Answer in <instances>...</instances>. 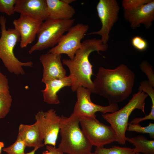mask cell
<instances>
[{"instance_id":"6da1fadb","label":"cell","mask_w":154,"mask_h":154,"mask_svg":"<svg viewBox=\"0 0 154 154\" xmlns=\"http://www.w3.org/2000/svg\"><path fill=\"white\" fill-rule=\"evenodd\" d=\"M135 75L122 64L113 69L100 67L93 82L94 93L103 96L109 105L122 102L131 94Z\"/></svg>"},{"instance_id":"7a4b0ae2","label":"cell","mask_w":154,"mask_h":154,"mask_svg":"<svg viewBox=\"0 0 154 154\" xmlns=\"http://www.w3.org/2000/svg\"><path fill=\"white\" fill-rule=\"evenodd\" d=\"M108 48V44L103 43L101 39L94 38L86 39L82 42L81 47L76 51L72 59H62V64L69 70V76L72 80L71 87L73 92H76L78 88L82 86L94 93V84L91 79L94 74L89 57L92 52H105Z\"/></svg>"},{"instance_id":"3957f363","label":"cell","mask_w":154,"mask_h":154,"mask_svg":"<svg viewBox=\"0 0 154 154\" xmlns=\"http://www.w3.org/2000/svg\"><path fill=\"white\" fill-rule=\"evenodd\" d=\"M58 148L68 154H88L91 152L92 145L79 126V117L72 114L69 117L61 116Z\"/></svg>"},{"instance_id":"277c9868","label":"cell","mask_w":154,"mask_h":154,"mask_svg":"<svg viewBox=\"0 0 154 154\" xmlns=\"http://www.w3.org/2000/svg\"><path fill=\"white\" fill-rule=\"evenodd\" d=\"M0 59L10 72L17 75H24L23 67H31L33 64L31 61L21 62L14 54V48L20 41V34L14 28L6 29V19L4 16H0Z\"/></svg>"},{"instance_id":"5b68a950","label":"cell","mask_w":154,"mask_h":154,"mask_svg":"<svg viewBox=\"0 0 154 154\" xmlns=\"http://www.w3.org/2000/svg\"><path fill=\"white\" fill-rule=\"evenodd\" d=\"M148 95L143 91L134 94L131 99L123 108L111 113L103 114V118L108 122L114 130L116 142L124 145L126 142L125 133L128 125L129 117L133 111L140 110L144 114L145 100Z\"/></svg>"},{"instance_id":"8992f818","label":"cell","mask_w":154,"mask_h":154,"mask_svg":"<svg viewBox=\"0 0 154 154\" xmlns=\"http://www.w3.org/2000/svg\"><path fill=\"white\" fill-rule=\"evenodd\" d=\"M75 20L73 19L65 20L48 19L43 21L37 34V41L29 50V54L56 45L64 33L72 26Z\"/></svg>"},{"instance_id":"52a82bcc","label":"cell","mask_w":154,"mask_h":154,"mask_svg":"<svg viewBox=\"0 0 154 154\" xmlns=\"http://www.w3.org/2000/svg\"><path fill=\"white\" fill-rule=\"evenodd\" d=\"M79 117L81 129L92 146L101 147L116 141L115 132L111 126L100 122L96 117Z\"/></svg>"},{"instance_id":"ba28073f","label":"cell","mask_w":154,"mask_h":154,"mask_svg":"<svg viewBox=\"0 0 154 154\" xmlns=\"http://www.w3.org/2000/svg\"><path fill=\"white\" fill-rule=\"evenodd\" d=\"M89 27L88 25L80 23L72 26L68 33L62 36L58 44L48 52L65 54L69 59H72L76 51L81 47V40L86 35Z\"/></svg>"},{"instance_id":"9c48e42d","label":"cell","mask_w":154,"mask_h":154,"mask_svg":"<svg viewBox=\"0 0 154 154\" xmlns=\"http://www.w3.org/2000/svg\"><path fill=\"white\" fill-rule=\"evenodd\" d=\"M119 9V4L116 0H99L96 6V9L102 23L101 28L98 31L86 35H99L101 36L100 39L103 42L107 44L110 31L118 20Z\"/></svg>"},{"instance_id":"30bf717a","label":"cell","mask_w":154,"mask_h":154,"mask_svg":"<svg viewBox=\"0 0 154 154\" xmlns=\"http://www.w3.org/2000/svg\"><path fill=\"white\" fill-rule=\"evenodd\" d=\"M35 119L44 145L56 147L60 129V116L54 110L51 109L45 112L38 111Z\"/></svg>"},{"instance_id":"8fae6325","label":"cell","mask_w":154,"mask_h":154,"mask_svg":"<svg viewBox=\"0 0 154 154\" xmlns=\"http://www.w3.org/2000/svg\"><path fill=\"white\" fill-rule=\"evenodd\" d=\"M76 92L77 100L72 114L78 117L85 116L96 117V113L97 112L104 114L113 113L119 109L117 103L113 104L107 106L94 104L90 99L92 92L88 88L80 87Z\"/></svg>"},{"instance_id":"7c38bea8","label":"cell","mask_w":154,"mask_h":154,"mask_svg":"<svg viewBox=\"0 0 154 154\" xmlns=\"http://www.w3.org/2000/svg\"><path fill=\"white\" fill-rule=\"evenodd\" d=\"M43 21L40 19L27 14H20L13 22L14 28L21 37L20 46L23 48L31 43L35 39L39 28Z\"/></svg>"},{"instance_id":"4fadbf2b","label":"cell","mask_w":154,"mask_h":154,"mask_svg":"<svg viewBox=\"0 0 154 154\" xmlns=\"http://www.w3.org/2000/svg\"><path fill=\"white\" fill-rule=\"evenodd\" d=\"M61 57V54L48 52L40 56L39 59L43 67L42 82L61 79L66 76Z\"/></svg>"},{"instance_id":"5bb4252c","label":"cell","mask_w":154,"mask_h":154,"mask_svg":"<svg viewBox=\"0 0 154 154\" xmlns=\"http://www.w3.org/2000/svg\"><path fill=\"white\" fill-rule=\"evenodd\" d=\"M123 16L132 29L139 27L142 24L146 29H149L154 20V1L151 0L132 10H124Z\"/></svg>"},{"instance_id":"9a60e30c","label":"cell","mask_w":154,"mask_h":154,"mask_svg":"<svg viewBox=\"0 0 154 154\" xmlns=\"http://www.w3.org/2000/svg\"><path fill=\"white\" fill-rule=\"evenodd\" d=\"M15 12L38 18L43 21L48 18L46 0H17Z\"/></svg>"},{"instance_id":"2e32d148","label":"cell","mask_w":154,"mask_h":154,"mask_svg":"<svg viewBox=\"0 0 154 154\" xmlns=\"http://www.w3.org/2000/svg\"><path fill=\"white\" fill-rule=\"evenodd\" d=\"M44 83L45 88L41 91L44 102L48 104H58L60 101L57 94L58 92L64 87L71 86L72 82L71 78L68 76L61 79L48 81Z\"/></svg>"},{"instance_id":"e0dca14e","label":"cell","mask_w":154,"mask_h":154,"mask_svg":"<svg viewBox=\"0 0 154 154\" xmlns=\"http://www.w3.org/2000/svg\"><path fill=\"white\" fill-rule=\"evenodd\" d=\"M48 18L54 20L72 19L75 13L74 8L62 0H46Z\"/></svg>"},{"instance_id":"ac0fdd59","label":"cell","mask_w":154,"mask_h":154,"mask_svg":"<svg viewBox=\"0 0 154 154\" xmlns=\"http://www.w3.org/2000/svg\"><path fill=\"white\" fill-rule=\"evenodd\" d=\"M17 136L24 141L26 147L38 149L44 145L36 122L31 125L20 124Z\"/></svg>"},{"instance_id":"d6986e66","label":"cell","mask_w":154,"mask_h":154,"mask_svg":"<svg viewBox=\"0 0 154 154\" xmlns=\"http://www.w3.org/2000/svg\"><path fill=\"white\" fill-rule=\"evenodd\" d=\"M126 141L132 144L135 147L133 149L135 153L144 154H154V140H149L142 135L132 137H126Z\"/></svg>"},{"instance_id":"ffe728a7","label":"cell","mask_w":154,"mask_h":154,"mask_svg":"<svg viewBox=\"0 0 154 154\" xmlns=\"http://www.w3.org/2000/svg\"><path fill=\"white\" fill-rule=\"evenodd\" d=\"M95 152L98 154H136L132 149L117 146H113L110 148L104 146L96 147Z\"/></svg>"},{"instance_id":"44dd1931","label":"cell","mask_w":154,"mask_h":154,"mask_svg":"<svg viewBox=\"0 0 154 154\" xmlns=\"http://www.w3.org/2000/svg\"><path fill=\"white\" fill-rule=\"evenodd\" d=\"M12 100L9 93H0V119L4 118L9 112Z\"/></svg>"},{"instance_id":"7402d4cb","label":"cell","mask_w":154,"mask_h":154,"mask_svg":"<svg viewBox=\"0 0 154 154\" xmlns=\"http://www.w3.org/2000/svg\"><path fill=\"white\" fill-rule=\"evenodd\" d=\"M127 130L134 131L137 133L149 134L150 137L154 139V123H149L145 127H142L139 123L132 124L128 123Z\"/></svg>"},{"instance_id":"603a6c76","label":"cell","mask_w":154,"mask_h":154,"mask_svg":"<svg viewBox=\"0 0 154 154\" xmlns=\"http://www.w3.org/2000/svg\"><path fill=\"white\" fill-rule=\"evenodd\" d=\"M26 147L24 141L17 136L15 141L12 145L2 150L7 154H25V150Z\"/></svg>"},{"instance_id":"cb8c5ba5","label":"cell","mask_w":154,"mask_h":154,"mask_svg":"<svg viewBox=\"0 0 154 154\" xmlns=\"http://www.w3.org/2000/svg\"><path fill=\"white\" fill-rule=\"evenodd\" d=\"M17 0H0V12L11 16L15 13V6Z\"/></svg>"},{"instance_id":"d4e9b609","label":"cell","mask_w":154,"mask_h":154,"mask_svg":"<svg viewBox=\"0 0 154 154\" xmlns=\"http://www.w3.org/2000/svg\"><path fill=\"white\" fill-rule=\"evenodd\" d=\"M151 0H123L122 5L124 10L131 11L148 3Z\"/></svg>"},{"instance_id":"484cf974","label":"cell","mask_w":154,"mask_h":154,"mask_svg":"<svg viewBox=\"0 0 154 154\" xmlns=\"http://www.w3.org/2000/svg\"><path fill=\"white\" fill-rule=\"evenodd\" d=\"M141 70L147 75L149 83L154 87V71L152 66L146 60L143 61L140 65Z\"/></svg>"},{"instance_id":"4316f807","label":"cell","mask_w":154,"mask_h":154,"mask_svg":"<svg viewBox=\"0 0 154 154\" xmlns=\"http://www.w3.org/2000/svg\"><path fill=\"white\" fill-rule=\"evenodd\" d=\"M131 43L134 48L140 51L145 50L148 46V43L146 40L138 36L133 37L131 39Z\"/></svg>"},{"instance_id":"83f0119b","label":"cell","mask_w":154,"mask_h":154,"mask_svg":"<svg viewBox=\"0 0 154 154\" xmlns=\"http://www.w3.org/2000/svg\"><path fill=\"white\" fill-rule=\"evenodd\" d=\"M0 93H9V82L6 76L0 70Z\"/></svg>"},{"instance_id":"f1b7e54d","label":"cell","mask_w":154,"mask_h":154,"mask_svg":"<svg viewBox=\"0 0 154 154\" xmlns=\"http://www.w3.org/2000/svg\"><path fill=\"white\" fill-rule=\"evenodd\" d=\"M46 150L44 151L42 154H64V153L58 147L51 145H46Z\"/></svg>"},{"instance_id":"f546056e","label":"cell","mask_w":154,"mask_h":154,"mask_svg":"<svg viewBox=\"0 0 154 154\" xmlns=\"http://www.w3.org/2000/svg\"><path fill=\"white\" fill-rule=\"evenodd\" d=\"M4 144L3 142L0 141V154H1V150L4 147Z\"/></svg>"},{"instance_id":"4dcf8cb0","label":"cell","mask_w":154,"mask_h":154,"mask_svg":"<svg viewBox=\"0 0 154 154\" xmlns=\"http://www.w3.org/2000/svg\"><path fill=\"white\" fill-rule=\"evenodd\" d=\"M38 149L37 148H35L31 151L25 154H35V152Z\"/></svg>"},{"instance_id":"1f68e13d","label":"cell","mask_w":154,"mask_h":154,"mask_svg":"<svg viewBox=\"0 0 154 154\" xmlns=\"http://www.w3.org/2000/svg\"><path fill=\"white\" fill-rule=\"evenodd\" d=\"M65 3L69 4L70 3L75 1L74 0H62Z\"/></svg>"},{"instance_id":"d6a6232c","label":"cell","mask_w":154,"mask_h":154,"mask_svg":"<svg viewBox=\"0 0 154 154\" xmlns=\"http://www.w3.org/2000/svg\"><path fill=\"white\" fill-rule=\"evenodd\" d=\"M88 154H98L94 152H93V153L91 152Z\"/></svg>"},{"instance_id":"836d02e7","label":"cell","mask_w":154,"mask_h":154,"mask_svg":"<svg viewBox=\"0 0 154 154\" xmlns=\"http://www.w3.org/2000/svg\"><path fill=\"white\" fill-rule=\"evenodd\" d=\"M136 154H141L140 153H136Z\"/></svg>"}]
</instances>
